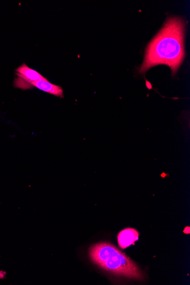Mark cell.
<instances>
[{
    "label": "cell",
    "mask_w": 190,
    "mask_h": 285,
    "mask_svg": "<svg viewBox=\"0 0 190 285\" xmlns=\"http://www.w3.org/2000/svg\"><path fill=\"white\" fill-rule=\"evenodd\" d=\"M184 29L182 18H169L148 45L139 72L145 73L153 66L166 65L172 69L173 75L176 74L184 56Z\"/></svg>",
    "instance_id": "1"
},
{
    "label": "cell",
    "mask_w": 190,
    "mask_h": 285,
    "mask_svg": "<svg viewBox=\"0 0 190 285\" xmlns=\"http://www.w3.org/2000/svg\"><path fill=\"white\" fill-rule=\"evenodd\" d=\"M89 257L99 267L114 274L138 281L145 278L144 274L134 261L111 244L101 243L91 246Z\"/></svg>",
    "instance_id": "2"
},
{
    "label": "cell",
    "mask_w": 190,
    "mask_h": 285,
    "mask_svg": "<svg viewBox=\"0 0 190 285\" xmlns=\"http://www.w3.org/2000/svg\"><path fill=\"white\" fill-rule=\"evenodd\" d=\"M146 87H148L149 89H152L151 84L150 82H149L148 81H146Z\"/></svg>",
    "instance_id": "6"
},
{
    "label": "cell",
    "mask_w": 190,
    "mask_h": 285,
    "mask_svg": "<svg viewBox=\"0 0 190 285\" xmlns=\"http://www.w3.org/2000/svg\"><path fill=\"white\" fill-rule=\"evenodd\" d=\"M139 232L134 229L128 228L121 231L117 236V241L121 249H125L139 240Z\"/></svg>",
    "instance_id": "4"
},
{
    "label": "cell",
    "mask_w": 190,
    "mask_h": 285,
    "mask_svg": "<svg viewBox=\"0 0 190 285\" xmlns=\"http://www.w3.org/2000/svg\"><path fill=\"white\" fill-rule=\"evenodd\" d=\"M16 74L18 77L15 80L16 87L21 89H26L27 83L28 84L31 82L48 80L37 71L28 68L25 64H23L16 70Z\"/></svg>",
    "instance_id": "3"
},
{
    "label": "cell",
    "mask_w": 190,
    "mask_h": 285,
    "mask_svg": "<svg viewBox=\"0 0 190 285\" xmlns=\"http://www.w3.org/2000/svg\"><path fill=\"white\" fill-rule=\"evenodd\" d=\"M28 84L33 85L35 87L41 90L46 93L54 95V96L63 98L64 97V90L59 85H55L44 80H39V81L31 82Z\"/></svg>",
    "instance_id": "5"
}]
</instances>
